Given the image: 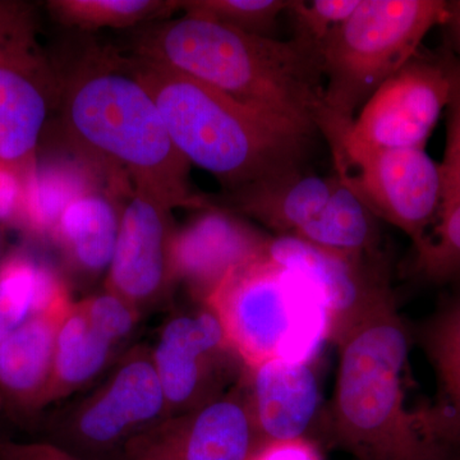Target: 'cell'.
Segmentation results:
<instances>
[{"label": "cell", "mask_w": 460, "mask_h": 460, "mask_svg": "<svg viewBox=\"0 0 460 460\" xmlns=\"http://www.w3.org/2000/svg\"><path fill=\"white\" fill-rule=\"evenodd\" d=\"M129 56L169 66L313 137L334 124L319 54L290 39L181 16L137 27Z\"/></svg>", "instance_id": "obj_1"}, {"label": "cell", "mask_w": 460, "mask_h": 460, "mask_svg": "<svg viewBox=\"0 0 460 460\" xmlns=\"http://www.w3.org/2000/svg\"><path fill=\"white\" fill-rule=\"evenodd\" d=\"M59 74L63 123L72 142L111 177L175 208L202 210L156 102L118 51L90 50Z\"/></svg>", "instance_id": "obj_2"}, {"label": "cell", "mask_w": 460, "mask_h": 460, "mask_svg": "<svg viewBox=\"0 0 460 460\" xmlns=\"http://www.w3.org/2000/svg\"><path fill=\"white\" fill-rule=\"evenodd\" d=\"M123 58L156 102L181 155L213 174L224 192L305 168L316 137L169 66Z\"/></svg>", "instance_id": "obj_3"}, {"label": "cell", "mask_w": 460, "mask_h": 460, "mask_svg": "<svg viewBox=\"0 0 460 460\" xmlns=\"http://www.w3.org/2000/svg\"><path fill=\"white\" fill-rule=\"evenodd\" d=\"M334 395L323 432L356 460H449L405 404L411 335L395 299L339 341Z\"/></svg>", "instance_id": "obj_4"}, {"label": "cell", "mask_w": 460, "mask_h": 460, "mask_svg": "<svg viewBox=\"0 0 460 460\" xmlns=\"http://www.w3.org/2000/svg\"><path fill=\"white\" fill-rule=\"evenodd\" d=\"M246 368L313 362L329 339L328 308L310 280L268 255L232 272L206 301Z\"/></svg>", "instance_id": "obj_5"}, {"label": "cell", "mask_w": 460, "mask_h": 460, "mask_svg": "<svg viewBox=\"0 0 460 460\" xmlns=\"http://www.w3.org/2000/svg\"><path fill=\"white\" fill-rule=\"evenodd\" d=\"M449 18L443 0H361L320 48L325 102L341 127L419 54L420 42Z\"/></svg>", "instance_id": "obj_6"}, {"label": "cell", "mask_w": 460, "mask_h": 460, "mask_svg": "<svg viewBox=\"0 0 460 460\" xmlns=\"http://www.w3.org/2000/svg\"><path fill=\"white\" fill-rule=\"evenodd\" d=\"M151 349L136 347L89 394L51 420L45 440L84 460H117L136 438L168 419Z\"/></svg>", "instance_id": "obj_7"}, {"label": "cell", "mask_w": 460, "mask_h": 460, "mask_svg": "<svg viewBox=\"0 0 460 460\" xmlns=\"http://www.w3.org/2000/svg\"><path fill=\"white\" fill-rule=\"evenodd\" d=\"M329 147L335 174L378 220L401 229L420 250L440 211V164L425 148H367L344 141Z\"/></svg>", "instance_id": "obj_8"}, {"label": "cell", "mask_w": 460, "mask_h": 460, "mask_svg": "<svg viewBox=\"0 0 460 460\" xmlns=\"http://www.w3.org/2000/svg\"><path fill=\"white\" fill-rule=\"evenodd\" d=\"M60 77L36 40L35 22L0 39V166L29 189L38 175V148Z\"/></svg>", "instance_id": "obj_9"}, {"label": "cell", "mask_w": 460, "mask_h": 460, "mask_svg": "<svg viewBox=\"0 0 460 460\" xmlns=\"http://www.w3.org/2000/svg\"><path fill=\"white\" fill-rule=\"evenodd\" d=\"M151 358L169 417L198 410L226 394L246 372L219 320L205 305L166 321Z\"/></svg>", "instance_id": "obj_10"}, {"label": "cell", "mask_w": 460, "mask_h": 460, "mask_svg": "<svg viewBox=\"0 0 460 460\" xmlns=\"http://www.w3.org/2000/svg\"><path fill=\"white\" fill-rule=\"evenodd\" d=\"M452 96L450 57L417 54L381 84L335 142L367 148H425Z\"/></svg>", "instance_id": "obj_11"}, {"label": "cell", "mask_w": 460, "mask_h": 460, "mask_svg": "<svg viewBox=\"0 0 460 460\" xmlns=\"http://www.w3.org/2000/svg\"><path fill=\"white\" fill-rule=\"evenodd\" d=\"M268 256L311 281L328 308L329 341L338 344L372 314L394 301L383 257L323 250L301 239L274 237Z\"/></svg>", "instance_id": "obj_12"}, {"label": "cell", "mask_w": 460, "mask_h": 460, "mask_svg": "<svg viewBox=\"0 0 460 460\" xmlns=\"http://www.w3.org/2000/svg\"><path fill=\"white\" fill-rule=\"evenodd\" d=\"M260 445L241 380L220 398L144 432L117 460H251Z\"/></svg>", "instance_id": "obj_13"}, {"label": "cell", "mask_w": 460, "mask_h": 460, "mask_svg": "<svg viewBox=\"0 0 460 460\" xmlns=\"http://www.w3.org/2000/svg\"><path fill=\"white\" fill-rule=\"evenodd\" d=\"M198 211L175 229L172 272L174 283L183 284L199 305H205L233 271L268 255L272 235L220 206Z\"/></svg>", "instance_id": "obj_14"}, {"label": "cell", "mask_w": 460, "mask_h": 460, "mask_svg": "<svg viewBox=\"0 0 460 460\" xmlns=\"http://www.w3.org/2000/svg\"><path fill=\"white\" fill-rule=\"evenodd\" d=\"M172 208L154 196L132 190L122 208L105 289L142 310L168 292L172 281Z\"/></svg>", "instance_id": "obj_15"}, {"label": "cell", "mask_w": 460, "mask_h": 460, "mask_svg": "<svg viewBox=\"0 0 460 460\" xmlns=\"http://www.w3.org/2000/svg\"><path fill=\"white\" fill-rule=\"evenodd\" d=\"M242 384L261 445L311 440L321 401L311 362L270 359L246 368Z\"/></svg>", "instance_id": "obj_16"}, {"label": "cell", "mask_w": 460, "mask_h": 460, "mask_svg": "<svg viewBox=\"0 0 460 460\" xmlns=\"http://www.w3.org/2000/svg\"><path fill=\"white\" fill-rule=\"evenodd\" d=\"M74 301L31 314L0 347V413L30 420L45 410L58 330Z\"/></svg>", "instance_id": "obj_17"}, {"label": "cell", "mask_w": 460, "mask_h": 460, "mask_svg": "<svg viewBox=\"0 0 460 460\" xmlns=\"http://www.w3.org/2000/svg\"><path fill=\"white\" fill-rule=\"evenodd\" d=\"M338 183L337 174H314L305 166L210 199L261 224L274 237L299 238L328 204Z\"/></svg>", "instance_id": "obj_18"}, {"label": "cell", "mask_w": 460, "mask_h": 460, "mask_svg": "<svg viewBox=\"0 0 460 460\" xmlns=\"http://www.w3.org/2000/svg\"><path fill=\"white\" fill-rule=\"evenodd\" d=\"M452 96L447 108V147L441 163L443 199L425 243L416 252V270L429 280H460V60L450 56Z\"/></svg>", "instance_id": "obj_19"}, {"label": "cell", "mask_w": 460, "mask_h": 460, "mask_svg": "<svg viewBox=\"0 0 460 460\" xmlns=\"http://www.w3.org/2000/svg\"><path fill=\"white\" fill-rule=\"evenodd\" d=\"M120 214L111 195L91 190L74 199L51 232L72 270L87 278L108 271L113 259Z\"/></svg>", "instance_id": "obj_20"}, {"label": "cell", "mask_w": 460, "mask_h": 460, "mask_svg": "<svg viewBox=\"0 0 460 460\" xmlns=\"http://www.w3.org/2000/svg\"><path fill=\"white\" fill-rule=\"evenodd\" d=\"M422 344L438 386V405L423 420L432 438L450 453L460 447V293L429 320Z\"/></svg>", "instance_id": "obj_21"}, {"label": "cell", "mask_w": 460, "mask_h": 460, "mask_svg": "<svg viewBox=\"0 0 460 460\" xmlns=\"http://www.w3.org/2000/svg\"><path fill=\"white\" fill-rule=\"evenodd\" d=\"M117 348L93 328L80 302H74L58 330L45 410L98 378L113 362Z\"/></svg>", "instance_id": "obj_22"}, {"label": "cell", "mask_w": 460, "mask_h": 460, "mask_svg": "<svg viewBox=\"0 0 460 460\" xmlns=\"http://www.w3.org/2000/svg\"><path fill=\"white\" fill-rule=\"evenodd\" d=\"M71 301L49 266L27 251H9L0 262V347L31 314Z\"/></svg>", "instance_id": "obj_23"}, {"label": "cell", "mask_w": 460, "mask_h": 460, "mask_svg": "<svg viewBox=\"0 0 460 460\" xmlns=\"http://www.w3.org/2000/svg\"><path fill=\"white\" fill-rule=\"evenodd\" d=\"M181 0H50L51 17L80 31L133 29L172 18Z\"/></svg>", "instance_id": "obj_24"}, {"label": "cell", "mask_w": 460, "mask_h": 460, "mask_svg": "<svg viewBox=\"0 0 460 460\" xmlns=\"http://www.w3.org/2000/svg\"><path fill=\"white\" fill-rule=\"evenodd\" d=\"M290 4V0H181V11L184 16L272 38L278 18Z\"/></svg>", "instance_id": "obj_25"}, {"label": "cell", "mask_w": 460, "mask_h": 460, "mask_svg": "<svg viewBox=\"0 0 460 460\" xmlns=\"http://www.w3.org/2000/svg\"><path fill=\"white\" fill-rule=\"evenodd\" d=\"M359 3L361 0H292L287 11L295 30L292 39L319 54L323 42L356 11Z\"/></svg>", "instance_id": "obj_26"}, {"label": "cell", "mask_w": 460, "mask_h": 460, "mask_svg": "<svg viewBox=\"0 0 460 460\" xmlns=\"http://www.w3.org/2000/svg\"><path fill=\"white\" fill-rule=\"evenodd\" d=\"M78 302L93 328L115 347H119L126 339L131 337L140 320V311L111 290L105 289L104 292L86 296Z\"/></svg>", "instance_id": "obj_27"}, {"label": "cell", "mask_w": 460, "mask_h": 460, "mask_svg": "<svg viewBox=\"0 0 460 460\" xmlns=\"http://www.w3.org/2000/svg\"><path fill=\"white\" fill-rule=\"evenodd\" d=\"M0 460H84L48 440L16 441L0 438Z\"/></svg>", "instance_id": "obj_28"}, {"label": "cell", "mask_w": 460, "mask_h": 460, "mask_svg": "<svg viewBox=\"0 0 460 460\" xmlns=\"http://www.w3.org/2000/svg\"><path fill=\"white\" fill-rule=\"evenodd\" d=\"M251 460H321L316 444L311 440L270 441L260 445Z\"/></svg>", "instance_id": "obj_29"}, {"label": "cell", "mask_w": 460, "mask_h": 460, "mask_svg": "<svg viewBox=\"0 0 460 460\" xmlns=\"http://www.w3.org/2000/svg\"><path fill=\"white\" fill-rule=\"evenodd\" d=\"M26 190L13 174L0 166V222L23 220Z\"/></svg>", "instance_id": "obj_30"}, {"label": "cell", "mask_w": 460, "mask_h": 460, "mask_svg": "<svg viewBox=\"0 0 460 460\" xmlns=\"http://www.w3.org/2000/svg\"><path fill=\"white\" fill-rule=\"evenodd\" d=\"M31 22L35 16L29 3L0 0V39Z\"/></svg>", "instance_id": "obj_31"}, {"label": "cell", "mask_w": 460, "mask_h": 460, "mask_svg": "<svg viewBox=\"0 0 460 460\" xmlns=\"http://www.w3.org/2000/svg\"><path fill=\"white\" fill-rule=\"evenodd\" d=\"M444 26H449L454 48H456L459 56L456 57V59L460 60V0L458 2H449V18H447Z\"/></svg>", "instance_id": "obj_32"}, {"label": "cell", "mask_w": 460, "mask_h": 460, "mask_svg": "<svg viewBox=\"0 0 460 460\" xmlns=\"http://www.w3.org/2000/svg\"><path fill=\"white\" fill-rule=\"evenodd\" d=\"M8 252L7 239H5L4 232L0 229V262L8 255Z\"/></svg>", "instance_id": "obj_33"}]
</instances>
